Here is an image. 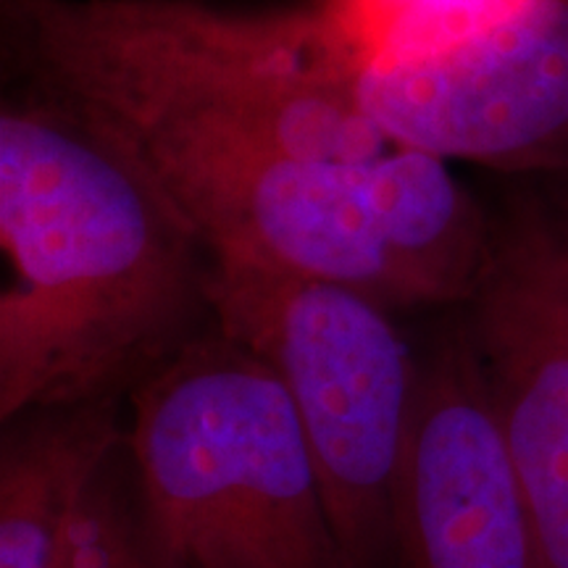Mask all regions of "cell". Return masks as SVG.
Listing matches in <instances>:
<instances>
[{
  "label": "cell",
  "mask_w": 568,
  "mask_h": 568,
  "mask_svg": "<svg viewBox=\"0 0 568 568\" xmlns=\"http://www.w3.org/2000/svg\"><path fill=\"white\" fill-rule=\"evenodd\" d=\"M11 61L140 169L211 258L468 303L495 230L450 163L395 140L322 6L0 0Z\"/></svg>",
  "instance_id": "1"
},
{
  "label": "cell",
  "mask_w": 568,
  "mask_h": 568,
  "mask_svg": "<svg viewBox=\"0 0 568 568\" xmlns=\"http://www.w3.org/2000/svg\"><path fill=\"white\" fill-rule=\"evenodd\" d=\"M211 324L287 389L345 568H393V497L418 353L376 297L347 284L211 258Z\"/></svg>",
  "instance_id": "4"
},
{
  "label": "cell",
  "mask_w": 568,
  "mask_h": 568,
  "mask_svg": "<svg viewBox=\"0 0 568 568\" xmlns=\"http://www.w3.org/2000/svg\"><path fill=\"white\" fill-rule=\"evenodd\" d=\"M0 453V568H53L69 516L124 447L113 403L13 418Z\"/></svg>",
  "instance_id": "8"
},
{
  "label": "cell",
  "mask_w": 568,
  "mask_h": 568,
  "mask_svg": "<svg viewBox=\"0 0 568 568\" xmlns=\"http://www.w3.org/2000/svg\"><path fill=\"white\" fill-rule=\"evenodd\" d=\"M355 84L395 140L445 163H560L568 159V0H527L489 30L432 53H355Z\"/></svg>",
  "instance_id": "5"
},
{
  "label": "cell",
  "mask_w": 568,
  "mask_h": 568,
  "mask_svg": "<svg viewBox=\"0 0 568 568\" xmlns=\"http://www.w3.org/2000/svg\"><path fill=\"white\" fill-rule=\"evenodd\" d=\"M0 418L113 403L211 322L209 253L82 113L32 84L0 109Z\"/></svg>",
  "instance_id": "2"
},
{
  "label": "cell",
  "mask_w": 568,
  "mask_h": 568,
  "mask_svg": "<svg viewBox=\"0 0 568 568\" xmlns=\"http://www.w3.org/2000/svg\"><path fill=\"white\" fill-rule=\"evenodd\" d=\"M126 453L159 568H345L272 368L216 326L132 389Z\"/></svg>",
  "instance_id": "3"
},
{
  "label": "cell",
  "mask_w": 568,
  "mask_h": 568,
  "mask_svg": "<svg viewBox=\"0 0 568 568\" xmlns=\"http://www.w3.org/2000/svg\"><path fill=\"white\" fill-rule=\"evenodd\" d=\"M393 568H545L464 318L418 353L393 497Z\"/></svg>",
  "instance_id": "6"
},
{
  "label": "cell",
  "mask_w": 568,
  "mask_h": 568,
  "mask_svg": "<svg viewBox=\"0 0 568 568\" xmlns=\"http://www.w3.org/2000/svg\"><path fill=\"white\" fill-rule=\"evenodd\" d=\"M527 0H322L358 55L403 59L489 30Z\"/></svg>",
  "instance_id": "9"
},
{
  "label": "cell",
  "mask_w": 568,
  "mask_h": 568,
  "mask_svg": "<svg viewBox=\"0 0 568 568\" xmlns=\"http://www.w3.org/2000/svg\"><path fill=\"white\" fill-rule=\"evenodd\" d=\"M464 322L521 481L545 568H568V237L539 219L495 230Z\"/></svg>",
  "instance_id": "7"
}]
</instances>
